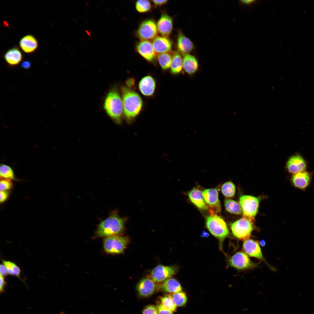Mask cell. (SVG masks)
Returning a JSON list of instances; mask_svg holds the SVG:
<instances>
[{"label": "cell", "mask_w": 314, "mask_h": 314, "mask_svg": "<svg viewBox=\"0 0 314 314\" xmlns=\"http://www.w3.org/2000/svg\"><path fill=\"white\" fill-rule=\"evenodd\" d=\"M124 113L129 123H131L141 111L142 99L139 94L128 86L121 88Z\"/></svg>", "instance_id": "6da1fadb"}, {"label": "cell", "mask_w": 314, "mask_h": 314, "mask_svg": "<svg viewBox=\"0 0 314 314\" xmlns=\"http://www.w3.org/2000/svg\"><path fill=\"white\" fill-rule=\"evenodd\" d=\"M126 221V217L119 216L117 210L112 211L107 218L98 224L95 234L98 237H104L119 235L123 231Z\"/></svg>", "instance_id": "7a4b0ae2"}, {"label": "cell", "mask_w": 314, "mask_h": 314, "mask_svg": "<svg viewBox=\"0 0 314 314\" xmlns=\"http://www.w3.org/2000/svg\"><path fill=\"white\" fill-rule=\"evenodd\" d=\"M104 107L108 115L116 123L122 121L124 112L122 99L116 88L112 89L105 99Z\"/></svg>", "instance_id": "3957f363"}, {"label": "cell", "mask_w": 314, "mask_h": 314, "mask_svg": "<svg viewBox=\"0 0 314 314\" xmlns=\"http://www.w3.org/2000/svg\"><path fill=\"white\" fill-rule=\"evenodd\" d=\"M206 226L210 233L220 240H223L229 234L226 222L221 217L216 214L206 217Z\"/></svg>", "instance_id": "277c9868"}, {"label": "cell", "mask_w": 314, "mask_h": 314, "mask_svg": "<svg viewBox=\"0 0 314 314\" xmlns=\"http://www.w3.org/2000/svg\"><path fill=\"white\" fill-rule=\"evenodd\" d=\"M128 242L127 238L118 235L105 237L103 243L104 251L108 254L122 253Z\"/></svg>", "instance_id": "5b68a950"}, {"label": "cell", "mask_w": 314, "mask_h": 314, "mask_svg": "<svg viewBox=\"0 0 314 314\" xmlns=\"http://www.w3.org/2000/svg\"><path fill=\"white\" fill-rule=\"evenodd\" d=\"M260 199L250 195H243L239 199V203L243 213V217L251 221L254 219L258 210Z\"/></svg>", "instance_id": "8992f818"}, {"label": "cell", "mask_w": 314, "mask_h": 314, "mask_svg": "<svg viewBox=\"0 0 314 314\" xmlns=\"http://www.w3.org/2000/svg\"><path fill=\"white\" fill-rule=\"evenodd\" d=\"M253 228L251 221L244 217L234 222L231 225V230L234 236L243 240L249 238Z\"/></svg>", "instance_id": "52a82bcc"}, {"label": "cell", "mask_w": 314, "mask_h": 314, "mask_svg": "<svg viewBox=\"0 0 314 314\" xmlns=\"http://www.w3.org/2000/svg\"><path fill=\"white\" fill-rule=\"evenodd\" d=\"M158 32L157 24L155 21L152 19H147L141 23L137 34L141 40H149L156 37Z\"/></svg>", "instance_id": "ba28073f"}, {"label": "cell", "mask_w": 314, "mask_h": 314, "mask_svg": "<svg viewBox=\"0 0 314 314\" xmlns=\"http://www.w3.org/2000/svg\"><path fill=\"white\" fill-rule=\"evenodd\" d=\"M202 195L205 202L210 208L211 215L216 214L221 211V206L217 188L206 189L202 192Z\"/></svg>", "instance_id": "9c48e42d"}, {"label": "cell", "mask_w": 314, "mask_h": 314, "mask_svg": "<svg viewBox=\"0 0 314 314\" xmlns=\"http://www.w3.org/2000/svg\"><path fill=\"white\" fill-rule=\"evenodd\" d=\"M229 263L230 266L239 270L251 269L256 265L248 256L242 251L238 252L231 256Z\"/></svg>", "instance_id": "30bf717a"}, {"label": "cell", "mask_w": 314, "mask_h": 314, "mask_svg": "<svg viewBox=\"0 0 314 314\" xmlns=\"http://www.w3.org/2000/svg\"><path fill=\"white\" fill-rule=\"evenodd\" d=\"M176 271L177 268L174 266L159 265L151 271L150 278L155 283H161L174 275Z\"/></svg>", "instance_id": "8fae6325"}, {"label": "cell", "mask_w": 314, "mask_h": 314, "mask_svg": "<svg viewBox=\"0 0 314 314\" xmlns=\"http://www.w3.org/2000/svg\"><path fill=\"white\" fill-rule=\"evenodd\" d=\"M243 250L246 254L250 256L264 261L259 242L249 238L244 240Z\"/></svg>", "instance_id": "7c38bea8"}, {"label": "cell", "mask_w": 314, "mask_h": 314, "mask_svg": "<svg viewBox=\"0 0 314 314\" xmlns=\"http://www.w3.org/2000/svg\"><path fill=\"white\" fill-rule=\"evenodd\" d=\"M137 52L146 60L150 62L154 61L156 53L152 43L149 40H141L136 46Z\"/></svg>", "instance_id": "4fadbf2b"}, {"label": "cell", "mask_w": 314, "mask_h": 314, "mask_svg": "<svg viewBox=\"0 0 314 314\" xmlns=\"http://www.w3.org/2000/svg\"><path fill=\"white\" fill-rule=\"evenodd\" d=\"M155 282L151 278L142 279L138 283L137 289L139 295L144 297L152 295L157 288Z\"/></svg>", "instance_id": "5bb4252c"}, {"label": "cell", "mask_w": 314, "mask_h": 314, "mask_svg": "<svg viewBox=\"0 0 314 314\" xmlns=\"http://www.w3.org/2000/svg\"><path fill=\"white\" fill-rule=\"evenodd\" d=\"M306 167V163L300 155H296L289 158L286 163L288 172L293 174L305 171Z\"/></svg>", "instance_id": "9a60e30c"}, {"label": "cell", "mask_w": 314, "mask_h": 314, "mask_svg": "<svg viewBox=\"0 0 314 314\" xmlns=\"http://www.w3.org/2000/svg\"><path fill=\"white\" fill-rule=\"evenodd\" d=\"M311 181V174L305 171L294 174L291 179L293 186L303 190H305L309 185Z\"/></svg>", "instance_id": "2e32d148"}, {"label": "cell", "mask_w": 314, "mask_h": 314, "mask_svg": "<svg viewBox=\"0 0 314 314\" xmlns=\"http://www.w3.org/2000/svg\"><path fill=\"white\" fill-rule=\"evenodd\" d=\"M158 31L164 37L168 38L173 28V21L172 17L165 13L163 14L157 24Z\"/></svg>", "instance_id": "e0dca14e"}, {"label": "cell", "mask_w": 314, "mask_h": 314, "mask_svg": "<svg viewBox=\"0 0 314 314\" xmlns=\"http://www.w3.org/2000/svg\"><path fill=\"white\" fill-rule=\"evenodd\" d=\"M139 90L144 95L150 97L154 93L156 88V83L151 76H146L140 80L138 84Z\"/></svg>", "instance_id": "ac0fdd59"}, {"label": "cell", "mask_w": 314, "mask_h": 314, "mask_svg": "<svg viewBox=\"0 0 314 314\" xmlns=\"http://www.w3.org/2000/svg\"><path fill=\"white\" fill-rule=\"evenodd\" d=\"M152 44L155 53L158 54L169 52L172 47L170 40L162 36L156 37L153 40Z\"/></svg>", "instance_id": "d6986e66"}, {"label": "cell", "mask_w": 314, "mask_h": 314, "mask_svg": "<svg viewBox=\"0 0 314 314\" xmlns=\"http://www.w3.org/2000/svg\"><path fill=\"white\" fill-rule=\"evenodd\" d=\"M182 55L183 69L189 75L194 74L197 71L199 67L197 59L194 56L188 53Z\"/></svg>", "instance_id": "ffe728a7"}, {"label": "cell", "mask_w": 314, "mask_h": 314, "mask_svg": "<svg viewBox=\"0 0 314 314\" xmlns=\"http://www.w3.org/2000/svg\"><path fill=\"white\" fill-rule=\"evenodd\" d=\"M4 58L8 65L14 67L18 65L21 62L22 55L20 51L15 47L8 50L5 54Z\"/></svg>", "instance_id": "44dd1931"}, {"label": "cell", "mask_w": 314, "mask_h": 314, "mask_svg": "<svg viewBox=\"0 0 314 314\" xmlns=\"http://www.w3.org/2000/svg\"><path fill=\"white\" fill-rule=\"evenodd\" d=\"M157 288L166 292L174 293L181 292L182 287L178 281L173 278H169L157 286Z\"/></svg>", "instance_id": "7402d4cb"}, {"label": "cell", "mask_w": 314, "mask_h": 314, "mask_svg": "<svg viewBox=\"0 0 314 314\" xmlns=\"http://www.w3.org/2000/svg\"><path fill=\"white\" fill-rule=\"evenodd\" d=\"M188 195L191 202L199 208L202 210L208 209L204 201L202 192L200 190L194 188L188 192Z\"/></svg>", "instance_id": "603a6c76"}, {"label": "cell", "mask_w": 314, "mask_h": 314, "mask_svg": "<svg viewBox=\"0 0 314 314\" xmlns=\"http://www.w3.org/2000/svg\"><path fill=\"white\" fill-rule=\"evenodd\" d=\"M19 45L22 50L27 53L34 51L37 48L38 42L32 35H28L23 37L19 42Z\"/></svg>", "instance_id": "cb8c5ba5"}, {"label": "cell", "mask_w": 314, "mask_h": 314, "mask_svg": "<svg viewBox=\"0 0 314 314\" xmlns=\"http://www.w3.org/2000/svg\"><path fill=\"white\" fill-rule=\"evenodd\" d=\"M177 45L178 49L182 54L190 53L194 48L192 42L180 31L178 34Z\"/></svg>", "instance_id": "d4e9b609"}, {"label": "cell", "mask_w": 314, "mask_h": 314, "mask_svg": "<svg viewBox=\"0 0 314 314\" xmlns=\"http://www.w3.org/2000/svg\"><path fill=\"white\" fill-rule=\"evenodd\" d=\"M171 73L173 75L179 74L182 72L183 67V58L180 52L175 51L173 54L170 67Z\"/></svg>", "instance_id": "484cf974"}, {"label": "cell", "mask_w": 314, "mask_h": 314, "mask_svg": "<svg viewBox=\"0 0 314 314\" xmlns=\"http://www.w3.org/2000/svg\"><path fill=\"white\" fill-rule=\"evenodd\" d=\"M225 207L229 212L237 215H241L242 213V210L240 205L235 200L227 199L224 202Z\"/></svg>", "instance_id": "4316f807"}, {"label": "cell", "mask_w": 314, "mask_h": 314, "mask_svg": "<svg viewBox=\"0 0 314 314\" xmlns=\"http://www.w3.org/2000/svg\"><path fill=\"white\" fill-rule=\"evenodd\" d=\"M172 56L170 52L157 55L158 63L163 70H167L170 68Z\"/></svg>", "instance_id": "83f0119b"}, {"label": "cell", "mask_w": 314, "mask_h": 314, "mask_svg": "<svg viewBox=\"0 0 314 314\" xmlns=\"http://www.w3.org/2000/svg\"><path fill=\"white\" fill-rule=\"evenodd\" d=\"M235 186L231 181H227L224 183L222 186V192L226 197H233L235 195Z\"/></svg>", "instance_id": "f1b7e54d"}, {"label": "cell", "mask_w": 314, "mask_h": 314, "mask_svg": "<svg viewBox=\"0 0 314 314\" xmlns=\"http://www.w3.org/2000/svg\"><path fill=\"white\" fill-rule=\"evenodd\" d=\"M170 295L174 304L176 306H183L186 303L187 297L185 294L183 292L172 293L170 294Z\"/></svg>", "instance_id": "f546056e"}, {"label": "cell", "mask_w": 314, "mask_h": 314, "mask_svg": "<svg viewBox=\"0 0 314 314\" xmlns=\"http://www.w3.org/2000/svg\"><path fill=\"white\" fill-rule=\"evenodd\" d=\"M2 261L7 269L8 274L15 276L20 279V269L15 263L10 261L3 260Z\"/></svg>", "instance_id": "4dcf8cb0"}, {"label": "cell", "mask_w": 314, "mask_h": 314, "mask_svg": "<svg viewBox=\"0 0 314 314\" xmlns=\"http://www.w3.org/2000/svg\"><path fill=\"white\" fill-rule=\"evenodd\" d=\"M1 178L11 180L14 179L13 171L10 166L5 164H1L0 167Z\"/></svg>", "instance_id": "1f68e13d"}, {"label": "cell", "mask_w": 314, "mask_h": 314, "mask_svg": "<svg viewBox=\"0 0 314 314\" xmlns=\"http://www.w3.org/2000/svg\"><path fill=\"white\" fill-rule=\"evenodd\" d=\"M160 300L161 303L167 309L172 312L176 311V306L174 304L170 295L161 297Z\"/></svg>", "instance_id": "d6a6232c"}, {"label": "cell", "mask_w": 314, "mask_h": 314, "mask_svg": "<svg viewBox=\"0 0 314 314\" xmlns=\"http://www.w3.org/2000/svg\"><path fill=\"white\" fill-rule=\"evenodd\" d=\"M135 8L140 13H144L149 11L151 9V5L150 1L147 0L137 1L135 3Z\"/></svg>", "instance_id": "836d02e7"}, {"label": "cell", "mask_w": 314, "mask_h": 314, "mask_svg": "<svg viewBox=\"0 0 314 314\" xmlns=\"http://www.w3.org/2000/svg\"><path fill=\"white\" fill-rule=\"evenodd\" d=\"M12 186V183L10 180L2 179L0 182V191H5L10 189Z\"/></svg>", "instance_id": "e575fe53"}, {"label": "cell", "mask_w": 314, "mask_h": 314, "mask_svg": "<svg viewBox=\"0 0 314 314\" xmlns=\"http://www.w3.org/2000/svg\"><path fill=\"white\" fill-rule=\"evenodd\" d=\"M142 314H158L157 306L153 305L147 306L143 310Z\"/></svg>", "instance_id": "d590c367"}, {"label": "cell", "mask_w": 314, "mask_h": 314, "mask_svg": "<svg viewBox=\"0 0 314 314\" xmlns=\"http://www.w3.org/2000/svg\"><path fill=\"white\" fill-rule=\"evenodd\" d=\"M158 314H173L172 312L166 308L160 303L157 306Z\"/></svg>", "instance_id": "8d00e7d4"}, {"label": "cell", "mask_w": 314, "mask_h": 314, "mask_svg": "<svg viewBox=\"0 0 314 314\" xmlns=\"http://www.w3.org/2000/svg\"><path fill=\"white\" fill-rule=\"evenodd\" d=\"M8 274L7 269L4 264L3 263L0 265V276H5Z\"/></svg>", "instance_id": "74e56055"}, {"label": "cell", "mask_w": 314, "mask_h": 314, "mask_svg": "<svg viewBox=\"0 0 314 314\" xmlns=\"http://www.w3.org/2000/svg\"><path fill=\"white\" fill-rule=\"evenodd\" d=\"M8 196V193L6 191H0V202L1 203L5 201L7 199Z\"/></svg>", "instance_id": "f35d334b"}, {"label": "cell", "mask_w": 314, "mask_h": 314, "mask_svg": "<svg viewBox=\"0 0 314 314\" xmlns=\"http://www.w3.org/2000/svg\"><path fill=\"white\" fill-rule=\"evenodd\" d=\"M0 291L1 293L4 292L5 286L6 284V283L4 277L1 276L0 277Z\"/></svg>", "instance_id": "ab89813d"}, {"label": "cell", "mask_w": 314, "mask_h": 314, "mask_svg": "<svg viewBox=\"0 0 314 314\" xmlns=\"http://www.w3.org/2000/svg\"><path fill=\"white\" fill-rule=\"evenodd\" d=\"M154 5L156 6H160L163 5V4L166 3L168 0H154L152 1Z\"/></svg>", "instance_id": "60d3db41"}, {"label": "cell", "mask_w": 314, "mask_h": 314, "mask_svg": "<svg viewBox=\"0 0 314 314\" xmlns=\"http://www.w3.org/2000/svg\"><path fill=\"white\" fill-rule=\"evenodd\" d=\"M21 67L25 69H28L31 67V63L30 61L26 60L23 61L21 64Z\"/></svg>", "instance_id": "b9f144b4"}, {"label": "cell", "mask_w": 314, "mask_h": 314, "mask_svg": "<svg viewBox=\"0 0 314 314\" xmlns=\"http://www.w3.org/2000/svg\"><path fill=\"white\" fill-rule=\"evenodd\" d=\"M256 1L254 0H240V3L244 5H250L256 2Z\"/></svg>", "instance_id": "7bdbcfd3"}, {"label": "cell", "mask_w": 314, "mask_h": 314, "mask_svg": "<svg viewBox=\"0 0 314 314\" xmlns=\"http://www.w3.org/2000/svg\"><path fill=\"white\" fill-rule=\"evenodd\" d=\"M84 30L85 32L90 37H91V34L89 31L86 29H85Z\"/></svg>", "instance_id": "ee69618b"}, {"label": "cell", "mask_w": 314, "mask_h": 314, "mask_svg": "<svg viewBox=\"0 0 314 314\" xmlns=\"http://www.w3.org/2000/svg\"><path fill=\"white\" fill-rule=\"evenodd\" d=\"M259 244L262 246H264L265 245V242L264 240H262L260 242Z\"/></svg>", "instance_id": "f6af8a7d"}, {"label": "cell", "mask_w": 314, "mask_h": 314, "mask_svg": "<svg viewBox=\"0 0 314 314\" xmlns=\"http://www.w3.org/2000/svg\"><path fill=\"white\" fill-rule=\"evenodd\" d=\"M85 4L86 5V6H87L88 7H90V4L89 3H88V2H85Z\"/></svg>", "instance_id": "bcb514c9"}, {"label": "cell", "mask_w": 314, "mask_h": 314, "mask_svg": "<svg viewBox=\"0 0 314 314\" xmlns=\"http://www.w3.org/2000/svg\"><path fill=\"white\" fill-rule=\"evenodd\" d=\"M106 8L108 11H109V8H108V7H106Z\"/></svg>", "instance_id": "7dc6e473"}, {"label": "cell", "mask_w": 314, "mask_h": 314, "mask_svg": "<svg viewBox=\"0 0 314 314\" xmlns=\"http://www.w3.org/2000/svg\"><path fill=\"white\" fill-rule=\"evenodd\" d=\"M81 41H82V43H83L84 44H85V42L83 40H81Z\"/></svg>", "instance_id": "c3c4849f"}, {"label": "cell", "mask_w": 314, "mask_h": 314, "mask_svg": "<svg viewBox=\"0 0 314 314\" xmlns=\"http://www.w3.org/2000/svg\"><path fill=\"white\" fill-rule=\"evenodd\" d=\"M74 22H75V23H77V21H76V20L75 19H74Z\"/></svg>", "instance_id": "681fc988"}, {"label": "cell", "mask_w": 314, "mask_h": 314, "mask_svg": "<svg viewBox=\"0 0 314 314\" xmlns=\"http://www.w3.org/2000/svg\"><path fill=\"white\" fill-rule=\"evenodd\" d=\"M313 314H314V313H313Z\"/></svg>", "instance_id": "f907efd6"}]
</instances>
